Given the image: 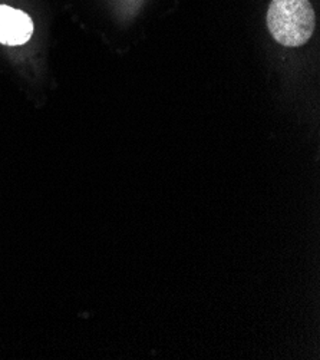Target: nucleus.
I'll return each instance as SVG.
<instances>
[{
    "label": "nucleus",
    "instance_id": "2",
    "mask_svg": "<svg viewBox=\"0 0 320 360\" xmlns=\"http://www.w3.org/2000/svg\"><path fill=\"white\" fill-rule=\"evenodd\" d=\"M32 33L33 22L25 12L0 5V44L23 45L30 39Z\"/></svg>",
    "mask_w": 320,
    "mask_h": 360
},
{
    "label": "nucleus",
    "instance_id": "1",
    "mask_svg": "<svg viewBox=\"0 0 320 360\" xmlns=\"http://www.w3.org/2000/svg\"><path fill=\"white\" fill-rule=\"evenodd\" d=\"M267 25L280 45L302 46L314 30V12L309 0H273L267 13Z\"/></svg>",
    "mask_w": 320,
    "mask_h": 360
}]
</instances>
